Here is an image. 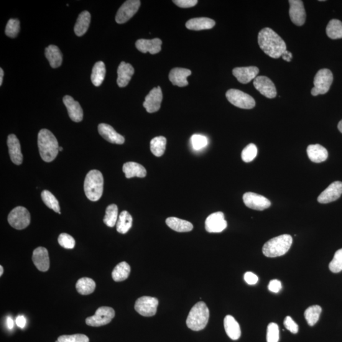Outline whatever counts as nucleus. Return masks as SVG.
Listing matches in <instances>:
<instances>
[{"label": "nucleus", "mask_w": 342, "mask_h": 342, "mask_svg": "<svg viewBox=\"0 0 342 342\" xmlns=\"http://www.w3.org/2000/svg\"><path fill=\"white\" fill-rule=\"evenodd\" d=\"M258 43L263 52L272 58L282 57L283 53L287 50L284 41L269 27L260 30L258 35Z\"/></svg>", "instance_id": "f257e3e1"}, {"label": "nucleus", "mask_w": 342, "mask_h": 342, "mask_svg": "<svg viewBox=\"0 0 342 342\" xmlns=\"http://www.w3.org/2000/svg\"><path fill=\"white\" fill-rule=\"evenodd\" d=\"M38 145L41 157L45 162H52L57 157L59 146L57 139L49 130H41L38 133Z\"/></svg>", "instance_id": "f03ea898"}, {"label": "nucleus", "mask_w": 342, "mask_h": 342, "mask_svg": "<svg viewBox=\"0 0 342 342\" xmlns=\"http://www.w3.org/2000/svg\"><path fill=\"white\" fill-rule=\"evenodd\" d=\"M104 177L98 170H91L87 174L84 189L89 200L96 201L101 197L104 191Z\"/></svg>", "instance_id": "7ed1b4c3"}, {"label": "nucleus", "mask_w": 342, "mask_h": 342, "mask_svg": "<svg viewBox=\"0 0 342 342\" xmlns=\"http://www.w3.org/2000/svg\"><path fill=\"white\" fill-rule=\"evenodd\" d=\"M293 242L289 234H282L270 239L263 246L262 252L267 257H280L289 251Z\"/></svg>", "instance_id": "20e7f679"}, {"label": "nucleus", "mask_w": 342, "mask_h": 342, "mask_svg": "<svg viewBox=\"0 0 342 342\" xmlns=\"http://www.w3.org/2000/svg\"><path fill=\"white\" fill-rule=\"evenodd\" d=\"M209 316L210 314L206 303L199 302L190 311L186 320V325L191 330H202L208 325Z\"/></svg>", "instance_id": "39448f33"}, {"label": "nucleus", "mask_w": 342, "mask_h": 342, "mask_svg": "<svg viewBox=\"0 0 342 342\" xmlns=\"http://www.w3.org/2000/svg\"><path fill=\"white\" fill-rule=\"evenodd\" d=\"M333 81V74L328 69H322L316 74L314 79V88L311 94L314 96L325 94L330 90Z\"/></svg>", "instance_id": "423d86ee"}, {"label": "nucleus", "mask_w": 342, "mask_h": 342, "mask_svg": "<svg viewBox=\"0 0 342 342\" xmlns=\"http://www.w3.org/2000/svg\"><path fill=\"white\" fill-rule=\"evenodd\" d=\"M226 96L231 104L238 108L251 109L256 106V101L251 95L238 89H229L226 92Z\"/></svg>", "instance_id": "0eeeda50"}, {"label": "nucleus", "mask_w": 342, "mask_h": 342, "mask_svg": "<svg viewBox=\"0 0 342 342\" xmlns=\"http://www.w3.org/2000/svg\"><path fill=\"white\" fill-rule=\"evenodd\" d=\"M8 221L12 228L19 230L25 229L30 224V213L24 207H17L10 212L8 216Z\"/></svg>", "instance_id": "6e6552de"}, {"label": "nucleus", "mask_w": 342, "mask_h": 342, "mask_svg": "<svg viewBox=\"0 0 342 342\" xmlns=\"http://www.w3.org/2000/svg\"><path fill=\"white\" fill-rule=\"evenodd\" d=\"M115 317L114 309L109 307H101L96 310L95 315L86 318L87 325L99 327L111 322Z\"/></svg>", "instance_id": "1a4fd4ad"}, {"label": "nucleus", "mask_w": 342, "mask_h": 342, "mask_svg": "<svg viewBox=\"0 0 342 342\" xmlns=\"http://www.w3.org/2000/svg\"><path fill=\"white\" fill-rule=\"evenodd\" d=\"M158 305L159 300L156 298L144 296L136 300L134 309L140 315L150 317L156 314Z\"/></svg>", "instance_id": "9d476101"}, {"label": "nucleus", "mask_w": 342, "mask_h": 342, "mask_svg": "<svg viewBox=\"0 0 342 342\" xmlns=\"http://www.w3.org/2000/svg\"><path fill=\"white\" fill-rule=\"evenodd\" d=\"M141 5V2L139 0H128L125 2L122 6L119 8L116 16V21L118 24H124L131 19Z\"/></svg>", "instance_id": "9b49d317"}, {"label": "nucleus", "mask_w": 342, "mask_h": 342, "mask_svg": "<svg viewBox=\"0 0 342 342\" xmlns=\"http://www.w3.org/2000/svg\"><path fill=\"white\" fill-rule=\"evenodd\" d=\"M243 200L247 208L256 211H264L270 206V201L259 194L247 192L244 194Z\"/></svg>", "instance_id": "f8f14e48"}, {"label": "nucleus", "mask_w": 342, "mask_h": 342, "mask_svg": "<svg viewBox=\"0 0 342 342\" xmlns=\"http://www.w3.org/2000/svg\"><path fill=\"white\" fill-rule=\"evenodd\" d=\"M254 86L260 94L268 98H274L277 95L275 84L266 76H257L254 80Z\"/></svg>", "instance_id": "ddd939ff"}, {"label": "nucleus", "mask_w": 342, "mask_h": 342, "mask_svg": "<svg viewBox=\"0 0 342 342\" xmlns=\"http://www.w3.org/2000/svg\"><path fill=\"white\" fill-rule=\"evenodd\" d=\"M206 229L209 233H221L227 228V221L224 219V214L218 212L211 214L206 219Z\"/></svg>", "instance_id": "4468645a"}, {"label": "nucleus", "mask_w": 342, "mask_h": 342, "mask_svg": "<svg viewBox=\"0 0 342 342\" xmlns=\"http://www.w3.org/2000/svg\"><path fill=\"white\" fill-rule=\"evenodd\" d=\"M162 98V89L160 86H158L152 89L145 97L144 107L149 113H154L159 111L161 107Z\"/></svg>", "instance_id": "2eb2a0df"}, {"label": "nucleus", "mask_w": 342, "mask_h": 342, "mask_svg": "<svg viewBox=\"0 0 342 342\" xmlns=\"http://www.w3.org/2000/svg\"><path fill=\"white\" fill-rule=\"evenodd\" d=\"M289 15L293 24L298 26L304 24L306 19L303 3L301 0H290Z\"/></svg>", "instance_id": "dca6fc26"}, {"label": "nucleus", "mask_w": 342, "mask_h": 342, "mask_svg": "<svg viewBox=\"0 0 342 342\" xmlns=\"http://www.w3.org/2000/svg\"><path fill=\"white\" fill-rule=\"evenodd\" d=\"M342 194V182L335 181L331 183L328 187L318 196V202L328 203L338 200Z\"/></svg>", "instance_id": "f3484780"}, {"label": "nucleus", "mask_w": 342, "mask_h": 342, "mask_svg": "<svg viewBox=\"0 0 342 342\" xmlns=\"http://www.w3.org/2000/svg\"><path fill=\"white\" fill-rule=\"evenodd\" d=\"M32 260L37 269L40 271L47 272L50 268L49 255L47 249L40 247L33 251Z\"/></svg>", "instance_id": "a211bd4d"}, {"label": "nucleus", "mask_w": 342, "mask_h": 342, "mask_svg": "<svg viewBox=\"0 0 342 342\" xmlns=\"http://www.w3.org/2000/svg\"><path fill=\"white\" fill-rule=\"evenodd\" d=\"M63 102L67 109L69 116L72 121L80 122L83 119V111L79 102L75 100L72 96L63 97Z\"/></svg>", "instance_id": "6ab92c4d"}, {"label": "nucleus", "mask_w": 342, "mask_h": 342, "mask_svg": "<svg viewBox=\"0 0 342 342\" xmlns=\"http://www.w3.org/2000/svg\"><path fill=\"white\" fill-rule=\"evenodd\" d=\"M7 145L12 162L16 165L21 164L23 161L21 148L19 140L15 134H11L8 136Z\"/></svg>", "instance_id": "aec40b11"}, {"label": "nucleus", "mask_w": 342, "mask_h": 342, "mask_svg": "<svg viewBox=\"0 0 342 342\" xmlns=\"http://www.w3.org/2000/svg\"><path fill=\"white\" fill-rule=\"evenodd\" d=\"M259 70L255 66L236 67L233 70V75L240 83L247 84L257 77Z\"/></svg>", "instance_id": "412c9836"}, {"label": "nucleus", "mask_w": 342, "mask_h": 342, "mask_svg": "<svg viewBox=\"0 0 342 342\" xmlns=\"http://www.w3.org/2000/svg\"><path fill=\"white\" fill-rule=\"evenodd\" d=\"M98 129L99 134L111 144L122 145L125 142L124 138L122 135L117 133L116 130L109 124H99Z\"/></svg>", "instance_id": "4be33fe9"}, {"label": "nucleus", "mask_w": 342, "mask_h": 342, "mask_svg": "<svg viewBox=\"0 0 342 342\" xmlns=\"http://www.w3.org/2000/svg\"><path fill=\"white\" fill-rule=\"evenodd\" d=\"M162 41L159 38L154 40L141 39L136 42L138 50L144 53L149 52L150 54H157L161 51Z\"/></svg>", "instance_id": "5701e85b"}, {"label": "nucleus", "mask_w": 342, "mask_h": 342, "mask_svg": "<svg viewBox=\"0 0 342 342\" xmlns=\"http://www.w3.org/2000/svg\"><path fill=\"white\" fill-rule=\"evenodd\" d=\"M134 73V68L130 63L122 62L120 63L118 70H117V75H118L117 80V85L121 88L126 87L131 81Z\"/></svg>", "instance_id": "b1692460"}, {"label": "nucleus", "mask_w": 342, "mask_h": 342, "mask_svg": "<svg viewBox=\"0 0 342 342\" xmlns=\"http://www.w3.org/2000/svg\"><path fill=\"white\" fill-rule=\"evenodd\" d=\"M191 75V71L184 68H174L170 71L169 78L173 85L184 87L188 85L187 78Z\"/></svg>", "instance_id": "393cba45"}, {"label": "nucleus", "mask_w": 342, "mask_h": 342, "mask_svg": "<svg viewBox=\"0 0 342 342\" xmlns=\"http://www.w3.org/2000/svg\"><path fill=\"white\" fill-rule=\"evenodd\" d=\"M308 157L311 161L321 163L325 161L328 157V152L325 147L321 145H310L307 149Z\"/></svg>", "instance_id": "a878e982"}, {"label": "nucleus", "mask_w": 342, "mask_h": 342, "mask_svg": "<svg viewBox=\"0 0 342 342\" xmlns=\"http://www.w3.org/2000/svg\"><path fill=\"white\" fill-rule=\"evenodd\" d=\"M224 326L227 335L232 340H236L241 337V326L233 316L231 315L226 316L224 320Z\"/></svg>", "instance_id": "bb28decb"}, {"label": "nucleus", "mask_w": 342, "mask_h": 342, "mask_svg": "<svg viewBox=\"0 0 342 342\" xmlns=\"http://www.w3.org/2000/svg\"><path fill=\"white\" fill-rule=\"evenodd\" d=\"M215 24V21L209 18H194L186 23V27L190 30H201L211 29Z\"/></svg>", "instance_id": "cd10ccee"}, {"label": "nucleus", "mask_w": 342, "mask_h": 342, "mask_svg": "<svg viewBox=\"0 0 342 342\" xmlns=\"http://www.w3.org/2000/svg\"><path fill=\"white\" fill-rule=\"evenodd\" d=\"M122 170L127 178L134 177L145 178L147 176L145 168L139 163L129 162L125 163Z\"/></svg>", "instance_id": "c85d7f7f"}, {"label": "nucleus", "mask_w": 342, "mask_h": 342, "mask_svg": "<svg viewBox=\"0 0 342 342\" xmlns=\"http://www.w3.org/2000/svg\"><path fill=\"white\" fill-rule=\"evenodd\" d=\"M45 56L52 68H58L62 65V54L57 46L50 45L46 48Z\"/></svg>", "instance_id": "c756f323"}, {"label": "nucleus", "mask_w": 342, "mask_h": 342, "mask_svg": "<svg viewBox=\"0 0 342 342\" xmlns=\"http://www.w3.org/2000/svg\"><path fill=\"white\" fill-rule=\"evenodd\" d=\"M165 222L170 229H173L174 231L180 232V233L191 231L193 229V224L190 222L175 218V217L168 218Z\"/></svg>", "instance_id": "7c9ffc66"}, {"label": "nucleus", "mask_w": 342, "mask_h": 342, "mask_svg": "<svg viewBox=\"0 0 342 342\" xmlns=\"http://www.w3.org/2000/svg\"><path fill=\"white\" fill-rule=\"evenodd\" d=\"M91 21V15L88 11L81 12L75 26V32L78 37H82L88 30Z\"/></svg>", "instance_id": "2f4dec72"}, {"label": "nucleus", "mask_w": 342, "mask_h": 342, "mask_svg": "<svg viewBox=\"0 0 342 342\" xmlns=\"http://www.w3.org/2000/svg\"><path fill=\"white\" fill-rule=\"evenodd\" d=\"M131 267L126 262H120L115 267L112 272V277L115 282H121L129 277Z\"/></svg>", "instance_id": "473e14b6"}, {"label": "nucleus", "mask_w": 342, "mask_h": 342, "mask_svg": "<svg viewBox=\"0 0 342 342\" xmlns=\"http://www.w3.org/2000/svg\"><path fill=\"white\" fill-rule=\"evenodd\" d=\"M106 69L105 63L101 61L96 62L94 65L91 76L92 83L95 86L101 85L106 77Z\"/></svg>", "instance_id": "72a5a7b5"}, {"label": "nucleus", "mask_w": 342, "mask_h": 342, "mask_svg": "<svg viewBox=\"0 0 342 342\" xmlns=\"http://www.w3.org/2000/svg\"><path fill=\"white\" fill-rule=\"evenodd\" d=\"M132 224V218L128 212L122 211L119 216L117 222V231L119 233L126 234L131 229Z\"/></svg>", "instance_id": "f704fd0d"}, {"label": "nucleus", "mask_w": 342, "mask_h": 342, "mask_svg": "<svg viewBox=\"0 0 342 342\" xmlns=\"http://www.w3.org/2000/svg\"><path fill=\"white\" fill-rule=\"evenodd\" d=\"M76 290L81 295H87L94 292L96 283L89 278H82L79 280L76 285Z\"/></svg>", "instance_id": "c9c22d12"}, {"label": "nucleus", "mask_w": 342, "mask_h": 342, "mask_svg": "<svg viewBox=\"0 0 342 342\" xmlns=\"http://www.w3.org/2000/svg\"><path fill=\"white\" fill-rule=\"evenodd\" d=\"M167 140L164 136L154 138L150 142V150L156 157H161L164 155L166 149Z\"/></svg>", "instance_id": "e433bc0d"}, {"label": "nucleus", "mask_w": 342, "mask_h": 342, "mask_svg": "<svg viewBox=\"0 0 342 342\" xmlns=\"http://www.w3.org/2000/svg\"><path fill=\"white\" fill-rule=\"evenodd\" d=\"M326 35L331 39H341L342 38V22L338 19L331 20L326 27Z\"/></svg>", "instance_id": "4c0bfd02"}, {"label": "nucleus", "mask_w": 342, "mask_h": 342, "mask_svg": "<svg viewBox=\"0 0 342 342\" xmlns=\"http://www.w3.org/2000/svg\"><path fill=\"white\" fill-rule=\"evenodd\" d=\"M321 312L322 308L320 305H315L308 307L304 313L305 318L308 325L311 326L315 325L320 319Z\"/></svg>", "instance_id": "58836bf2"}, {"label": "nucleus", "mask_w": 342, "mask_h": 342, "mask_svg": "<svg viewBox=\"0 0 342 342\" xmlns=\"http://www.w3.org/2000/svg\"><path fill=\"white\" fill-rule=\"evenodd\" d=\"M118 218V208L116 204H111V205L107 207L106 216H105L104 219V223L107 226L112 228L117 224Z\"/></svg>", "instance_id": "ea45409f"}, {"label": "nucleus", "mask_w": 342, "mask_h": 342, "mask_svg": "<svg viewBox=\"0 0 342 342\" xmlns=\"http://www.w3.org/2000/svg\"><path fill=\"white\" fill-rule=\"evenodd\" d=\"M42 198L43 202L48 208L52 209L55 213L61 214L60 212L59 203L55 196L53 195L50 191L48 190H44L42 193Z\"/></svg>", "instance_id": "a19ab883"}, {"label": "nucleus", "mask_w": 342, "mask_h": 342, "mask_svg": "<svg viewBox=\"0 0 342 342\" xmlns=\"http://www.w3.org/2000/svg\"><path fill=\"white\" fill-rule=\"evenodd\" d=\"M258 152L256 145L251 144L245 148L242 152V159L245 162H251L253 161L257 157Z\"/></svg>", "instance_id": "79ce46f5"}, {"label": "nucleus", "mask_w": 342, "mask_h": 342, "mask_svg": "<svg viewBox=\"0 0 342 342\" xmlns=\"http://www.w3.org/2000/svg\"><path fill=\"white\" fill-rule=\"evenodd\" d=\"M20 31V22L18 19H11L9 20L5 29V34L10 38L17 37Z\"/></svg>", "instance_id": "37998d69"}, {"label": "nucleus", "mask_w": 342, "mask_h": 342, "mask_svg": "<svg viewBox=\"0 0 342 342\" xmlns=\"http://www.w3.org/2000/svg\"><path fill=\"white\" fill-rule=\"evenodd\" d=\"M329 268L331 272L334 273L340 272L342 270V249L336 252L333 259L331 260Z\"/></svg>", "instance_id": "c03bdc74"}, {"label": "nucleus", "mask_w": 342, "mask_h": 342, "mask_svg": "<svg viewBox=\"0 0 342 342\" xmlns=\"http://www.w3.org/2000/svg\"><path fill=\"white\" fill-rule=\"evenodd\" d=\"M267 342H278L280 339L279 326L277 323H270L267 326Z\"/></svg>", "instance_id": "a18cd8bd"}, {"label": "nucleus", "mask_w": 342, "mask_h": 342, "mask_svg": "<svg viewBox=\"0 0 342 342\" xmlns=\"http://www.w3.org/2000/svg\"><path fill=\"white\" fill-rule=\"evenodd\" d=\"M191 142L194 150H200L208 145V139L203 135L193 134L191 138Z\"/></svg>", "instance_id": "49530a36"}, {"label": "nucleus", "mask_w": 342, "mask_h": 342, "mask_svg": "<svg viewBox=\"0 0 342 342\" xmlns=\"http://www.w3.org/2000/svg\"><path fill=\"white\" fill-rule=\"evenodd\" d=\"M58 244L61 247L67 249L75 248L76 242L75 238L67 233L60 234L58 238Z\"/></svg>", "instance_id": "de8ad7c7"}, {"label": "nucleus", "mask_w": 342, "mask_h": 342, "mask_svg": "<svg viewBox=\"0 0 342 342\" xmlns=\"http://www.w3.org/2000/svg\"><path fill=\"white\" fill-rule=\"evenodd\" d=\"M58 340L59 342H89L88 336L83 334L60 336Z\"/></svg>", "instance_id": "09e8293b"}, {"label": "nucleus", "mask_w": 342, "mask_h": 342, "mask_svg": "<svg viewBox=\"0 0 342 342\" xmlns=\"http://www.w3.org/2000/svg\"><path fill=\"white\" fill-rule=\"evenodd\" d=\"M284 326L291 333L296 334L298 331V326L290 316H287L284 320Z\"/></svg>", "instance_id": "8fccbe9b"}, {"label": "nucleus", "mask_w": 342, "mask_h": 342, "mask_svg": "<svg viewBox=\"0 0 342 342\" xmlns=\"http://www.w3.org/2000/svg\"><path fill=\"white\" fill-rule=\"evenodd\" d=\"M173 2L181 8H191L198 4L197 0H176Z\"/></svg>", "instance_id": "3c124183"}, {"label": "nucleus", "mask_w": 342, "mask_h": 342, "mask_svg": "<svg viewBox=\"0 0 342 342\" xmlns=\"http://www.w3.org/2000/svg\"><path fill=\"white\" fill-rule=\"evenodd\" d=\"M282 283H281L280 280H272L270 281L269 285H268V289H269L270 292L273 293L280 292V291L282 290Z\"/></svg>", "instance_id": "603ef678"}, {"label": "nucleus", "mask_w": 342, "mask_h": 342, "mask_svg": "<svg viewBox=\"0 0 342 342\" xmlns=\"http://www.w3.org/2000/svg\"><path fill=\"white\" fill-rule=\"evenodd\" d=\"M244 280L249 285H256L259 281V278L254 273L252 272H247L244 275Z\"/></svg>", "instance_id": "864d4df0"}, {"label": "nucleus", "mask_w": 342, "mask_h": 342, "mask_svg": "<svg viewBox=\"0 0 342 342\" xmlns=\"http://www.w3.org/2000/svg\"><path fill=\"white\" fill-rule=\"evenodd\" d=\"M16 324L19 328H24L26 325V319L24 316L20 315L16 319Z\"/></svg>", "instance_id": "5fc2aeb1"}, {"label": "nucleus", "mask_w": 342, "mask_h": 342, "mask_svg": "<svg viewBox=\"0 0 342 342\" xmlns=\"http://www.w3.org/2000/svg\"><path fill=\"white\" fill-rule=\"evenodd\" d=\"M282 57L283 59L287 61V62H290V61L292 60L293 58L292 53L287 50L283 53Z\"/></svg>", "instance_id": "6e6d98bb"}, {"label": "nucleus", "mask_w": 342, "mask_h": 342, "mask_svg": "<svg viewBox=\"0 0 342 342\" xmlns=\"http://www.w3.org/2000/svg\"><path fill=\"white\" fill-rule=\"evenodd\" d=\"M7 327L9 330H12L14 328V320L11 317H8L7 320Z\"/></svg>", "instance_id": "4d7b16f0"}, {"label": "nucleus", "mask_w": 342, "mask_h": 342, "mask_svg": "<svg viewBox=\"0 0 342 342\" xmlns=\"http://www.w3.org/2000/svg\"><path fill=\"white\" fill-rule=\"evenodd\" d=\"M4 72L3 69H0V86L2 85L3 78H4Z\"/></svg>", "instance_id": "13d9d810"}, {"label": "nucleus", "mask_w": 342, "mask_h": 342, "mask_svg": "<svg viewBox=\"0 0 342 342\" xmlns=\"http://www.w3.org/2000/svg\"><path fill=\"white\" fill-rule=\"evenodd\" d=\"M338 129L339 131H340V132L342 133V120L340 122H339V123L338 124Z\"/></svg>", "instance_id": "bf43d9fd"}, {"label": "nucleus", "mask_w": 342, "mask_h": 342, "mask_svg": "<svg viewBox=\"0 0 342 342\" xmlns=\"http://www.w3.org/2000/svg\"><path fill=\"white\" fill-rule=\"evenodd\" d=\"M0 276L3 275V273H4V267H3L2 265H0Z\"/></svg>", "instance_id": "052dcab7"}, {"label": "nucleus", "mask_w": 342, "mask_h": 342, "mask_svg": "<svg viewBox=\"0 0 342 342\" xmlns=\"http://www.w3.org/2000/svg\"><path fill=\"white\" fill-rule=\"evenodd\" d=\"M63 150V148L59 147V151L62 152Z\"/></svg>", "instance_id": "680f3d73"}, {"label": "nucleus", "mask_w": 342, "mask_h": 342, "mask_svg": "<svg viewBox=\"0 0 342 342\" xmlns=\"http://www.w3.org/2000/svg\"><path fill=\"white\" fill-rule=\"evenodd\" d=\"M55 342H59V341H58V340H57Z\"/></svg>", "instance_id": "e2e57ef3"}]
</instances>
